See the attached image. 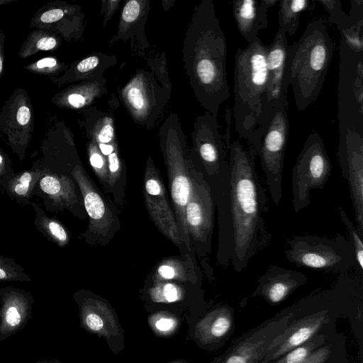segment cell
<instances>
[{
  "mask_svg": "<svg viewBox=\"0 0 363 363\" xmlns=\"http://www.w3.org/2000/svg\"><path fill=\"white\" fill-rule=\"evenodd\" d=\"M325 341L326 335L318 333L302 345L288 352L272 363H298Z\"/></svg>",
  "mask_w": 363,
  "mask_h": 363,
  "instance_id": "cell-29",
  "label": "cell"
},
{
  "mask_svg": "<svg viewBox=\"0 0 363 363\" xmlns=\"http://www.w3.org/2000/svg\"><path fill=\"white\" fill-rule=\"evenodd\" d=\"M1 3H4V1H0V4H1Z\"/></svg>",
  "mask_w": 363,
  "mask_h": 363,
  "instance_id": "cell-47",
  "label": "cell"
},
{
  "mask_svg": "<svg viewBox=\"0 0 363 363\" xmlns=\"http://www.w3.org/2000/svg\"><path fill=\"white\" fill-rule=\"evenodd\" d=\"M72 175L82 193L89 218L88 234L100 238L106 236L116 220L113 212L82 167L77 165Z\"/></svg>",
  "mask_w": 363,
  "mask_h": 363,
  "instance_id": "cell-17",
  "label": "cell"
},
{
  "mask_svg": "<svg viewBox=\"0 0 363 363\" xmlns=\"http://www.w3.org/2000/svg\"><path fill=\"white\" fill-rule=\"evenodd\" d=\"M68 101L74 108H81L85 104V98L79 94H72L68 96Z\"/></svg>",
  "mask_w": 363,
  "mask_h": 363,
  "instance_id": "cell-42",
  "label": "cell"
},
{
  "mask_svg": "<svg viewBox=\"0 0 363 363\" xmlns=\"http://www.w3.org/2000/svg\"><path fill=\"white\" fill-rule=\"evenodd\" d=\"M99 147L101 153L104 156L108 157L113 152H117L116 146L113 144H105L99 143Z\"/></svg>",
  "mask_w": 363,
  "mask_h": 363,
  "instance_id": "cell-43",
  "label": "cell"
},
{
  "mask_svg": "<svg viewBox=\"0 0 363 363\" xmlns=\"http://www.w3.org/2000/svg\"><path fill=\"white\" fill-rule=\"evenodd\" d=\"M363 50L340 43V72L337 89L340 130L363 135Z\"/></svg>",
  "mask_w": 363,
  "mask_h": 363,
  "instance_id": "cell-6",
  "label": "cell"
},
{
  "mask_svg": "<svg viewBox=\"0 0 363 363\" xmlns=\"http://www.w3.org/2000/svg\"><path fill=\"white\" fill-rule=\"evenodd\" d=\"M289 44L286 33L278 29L273 41L267 45V97L272 110L287 100L289 85L286 82V67Z\"/></svg>",
  "mask_w": 363,
  "mask_h": 363,
  "instance_id": "cell-18",
  "label": "cell"
},
{
  "mask_svg": "<svg viewBox=\"0 0 363 363\" xmlns=\"http://www.w3.org/2000/svg\"><path fill=\"white\" fill-rule=\"evenodd\" d=\"M156 282L169 280L196 281V274L194 263L190 259L182 262L177 259L164 260L157 269L155 273Z\"/></svg>",
  "mask_w": 363,
  "mask_h": 363,
  "instance_id": "cell-25",
  "label": "cell"
},
{
  "mask_svg": "<svg viewBox=\"0 0 363 363\" xmlns=\"http://www.w3.org/2000/svg\"><path fill=\"white\" fill-rule=\"evenodd\" d=\"M185 67L195 95L217 117L230 96L227 79V43L211 0L197 7L184 41Z\"/></svg>",
  "mask_w": 363,
  "mask_h": 363,
  "instance_id": "cell-2",
  "label": "cell"
},
{
  "mask_svg": "<svg viewBox=\"0 0 363 363\" xmlns=\"http://www.w3.org/2000/svg\"><path fill=\"white\" fill-rule=\"evenodd\" d=\"M57 42L54 38L44 37L40 38L36 43V48L40 50H50L56 46Z\"/></svg>",
  "mask_w": 363,
  "mask_h": 363,
  "instance_id": "cell-40",
  "label": "cell"
},
{
  "mask_svg": "<svg viewBox=\"0 0 363 363\" xmlns=\"http://www.w3.org/2000/svg\"><path fill=\"white\" fill-rule=\"evenodd\" d=\"M57 65V61L52 57H45L38 60L36 67L38 69H45L46 67H53Z\"/></svg>",
  "mask_w": 363,
  "mask_h": 363,
  "instance_id": "cell-44",
  "label": "cell"
},
{
  "mask_svg": "<svg viewBox=\"0 0 363 363\" xmlns=\"http://www.w3.org/2000/svg\"><path fill=\"white\" fill-rule=\"evenodd\" d=\"M80 307L84 327L104 337L115 354L121 352L124 347L123 330L111 306L100 297L91 296L83 298Z\"/></svg>",
  "mask_w": 363,
  "mask_h": 363,
  "instance_id": "cell-15",
  "label": "cell"
},
{
  "mask_svg": "<svg viewBox=\"0 0 363 363\" xmlns=\"http://www.w3.org/2000/svg\"><path fill=\"white\" fill-rule=\"evenodd\" d=\"M329 14L330 21L336 25L340 32L350 29L354 26L363 21V9L362 1H352L350 15L342 9L340 1L319 0Z\"/></svg>",
  "mask_w": 363,
  "mask_h": 363,
  "instance_id": "cell-23",
  "label": "cell"
},
{
  "mask_svg": "<svg viewBox=\"0 0 363 363\" xmlns=\"http://www.w3.org/2000/svg\"><path fill=\"white\" fill-rule=\"evenodd\" d=\"M35 212L34 224L46 238L59 247H65L69 242V235L65 228L57 219L48 216L34 203H30Z\"/></svg>",
  "mask_w": 363,
  "mask_h": 363,
  "instance_id": "cell-26",
  "label": "cell"
},
{
  "mask_svg": "<svg viewBox=\"0 0 363 363\" xmlns=\"http://www.w3.org/2000/svg\"><path fill=\"white\" fill-rule=\"evenodd\" d=\"M38 183L43 194L57 207L71 211L80 201L74 183L66 176L45 173Z\"/></svg>",
  "mask_w": 363,
  "mask_h": 363,
  "instance_id": "cell-22",
  "label": "cell"
},
{
  "mask_svg": "<svg viewBox=\"0 0 363 363\" xmlns=\"http://www.w3.org/2000/svg\"><path fill=\"white\" fill-rule=\"evenodd\" d=\"M325 342L298 363H327L332 357L334 346L332 342Z\"/></svg>",
  "mask_w": 363,
  "mask_h": 363,
  "instance_id": "cell-34",
  "label": "cell"
},
{
  "mask_svg": "<svg viewBox=\"0 0 363 363\" xmlns=\"http://www.w3.org/2000/svg\"><path fill=\"white\" fill-rule=\"evenodd\" d=\"M288 107V101L274 107L258 153L271 199L277 207L282 198V173L289 133Z\"/></svg>",
  "mask_w": 363,
  "mask_h": 363,
  "instance_id": "cell-8",
  "label": "cell"
},
{
  "mask_svg": "<svg viewBox=\"0 0 363 363\" xmlns=\"http://www.w3.org/2000/svg\"><path fill=\"white\" fill-rule=\"evenodd\" d=\"M64 16V12L60 9H53L43 13L40 16V21L43 23H50L61 19Z\"/></svg>",
  "mask_w": 363,
  "mask_h": 363,
  "instance_id": "cell-38",
  "label": "cell"
},
{
  "mask_svg": "<svg viewBox=\"0 0 363 363\" xmlns=\"http://www.w3.org/2000/svg\"><path fill=\"white\" fill-rule=\"evenodd\" d=\"M277 0H233V15L240 35L251 43L267 26V11Z\"/></svg>",
  "mask_w": 363,
  "mask_h": 363,
  "instance_id": "cell-20",
  "label": "cell"
},
{
  "mask_svg": "<svg viewBox=\"0 0 363 363\" xmlns=\"http://www.w3.org/2000/svg\"><path fill=\"white\" fill-rule=\"evenodd\" d=\"M164 152L168 172L169 184L174 216L180 237L185 247L191 251L190 237L186 222L185 209L191 191L190 167L186 165L184 152L179 138V130L170 131L165 123Z\"/></svg>",
  "mask_w": 363,
  "mask_h": 363,
  "instance_id": "cell-9",
  "label": "cell"
},
{
  "mask_svg": "<svg viewBox=\"0 0 363 363\" xmlns=\"http://www.w3.org/2000/svg\"><path fill=\"white\" fill-rule=\"evenodd\" d=\"M90 164L100 180L110 185V175L107 160L95 145H91L89 149Z\"/></svg>",
  "mask_w": 363,
  "mask_h": 363,
  "instance_id": "cell-32",
  "label": "cell"
},
{
  "mask_svg": "<svg viewBox=\"0 0 363 363\" xmlns=\"http://www.w3.org/2000/svg\"><path fill=\"white\" fill-rule=\"evenodd\" d=\"M257 157L252 147L234 140L228 147V167L211 188L218 214L217 259L225 268L231 264L238 273L272 239L264 220L268 196L259 181Z\"/></svg>",
  "mask_w": 363,
  "mask_h": 363,
  "instance_id": "cell-1",
  "label": "cell"
},
{
  "mask_svg": "<svg viewBox=\"0 0 363 363\" xmlns=\"http://www.w3.org/2000/svg\"><path fill=\"white\" fill-rule=\"evenodd\" d=\"M267 45L259 38L235 56L233 116L235 130L258 156L272 110L267 97Z\"/></svg>",
  "mask_w": 363,
  "mask_h": 363,
  "instance_id": "cell-3",
  "label": "cell"
},
{
  "mask_svg": "<svg viewBox=\"0 0 363 363\" xmlns=\"http://www.w3.org/2000/svg\"><path fill=\"white\" fill-rule=\"evenodd\" d=\"M170 363H189L184 360H177V361H174V362H170Z\"/></svg>",
  "mask_w": 363,
  "mask_h": 363,
  "instance_id": "cell-46",
  "label": "cell"
},
{
  "mask_svg": "<svg viewBox=\"0 0 363 363\" xmlns=\"http://www.w3.org/2000/svg\"><path fill=\"white\" fill-rule=\"evenodd\" d=\"M333 51L332 38L322 18L308 23L301 38L289 45L286 82L291 86L299 111L318 99Z\"/></svg>",
  "mask_w": 363,
  "mask_h": 363,
  "instance_id": "cell-4",
  "label": "cell"
},
{
  "mask_svg": "<svg viewBox=\"0 0 363 363\" xmlns=\"http://www.w3.org/2000/svg\"><path fill=\"white\" fill-rule=\"evenodd\" d=\"M150 296L156 302L172 303L183 298L184 290L174 283L160 281L150 289Z\"/></svg>",
  "mask_w": 363,
  "mask_h": 363,
  "instance_id": "cell-30",
  "label": "cell"
},
{
  "mask_svg": "<svg viewBox=\"0 0 363 363\" xmlns=\"http://www.w3.org/2000/svg\"><path fill=\"white\" fill-rule=\"evenodd\" d=\"M17 121L21 125L27 124L30 118V112L27 106H21L19 108L16 115Z\"/></svg>",
  "mask_w": 363,
  "mask_h": 363,
  "instance_id": "cell-41",
  "label": "cell"
},
{
  "mask_svg": "<svg viewBox=\"0 0 363 363\" xmlns=\"http://www.w3.org/2000/svg\"><path fill=\"white\" fill-rule=\"evenodd\" d=\"M0 280L29 281L30 279L13 259L0 255Z\"/></svg>",
  "mask_w": 363,
  "mask_h": 363,
  "instance_id": "cell-31",
  "label": "cell"
},
{
  "mask_svg": "<svg viewBox=\"0 0 363 363\" xmlns=\"http://www.w3.org/2000/svg\"><path fill=\"white\" fill-rule=\"evenodd\" d=\"M114 137V130L111 124L104 125L97 134V140L99 143L108 144L110 143Z\"/></svg>",
  "mask_w": 363,
  "mask_h": 363,
  "instance_id": "cell-36",
  "label": "cell"
},
{
  "mask_svg": "<svg viewBox=\"0 0 363 363\" xmlns=\"http://www.w3.org/2000/svg\"><path fill=\"white\" fill-rule=\"evenodd\" d=\"M287 244L286 259L298 267L340 274L357 268L353 247L340 233L331 238L315 235H294Z\"/></svg>",
  "mask_w": 363,
  "mask_h": 363,
  "instance_id": "cell-5",
  "label": "cell"
},
{
  "mask_svg": "<svg viewBox=\"0 0 363 363\" xmlns=\"http://www.w3.org/2000/svg\"><path fill=\"white\" fill-rule=\"evenodd\" d=\"M331 170L323 140L313 130L305 141L292 169V205L295 213L311 204L310 192L324 188Z\"/></svg>",
  "mask_w": 363,
  "mask_h": 363,
  "instance_id": "cell-7",
  "label": "cell"
},
{
  "mask_svg": "<svg viewBox=\"0 0 363 363\" xmlns=\"http://www.w3.org/2000/svg\"><path fill=\"white\" fill-rule=\"evenodd\" d=\"M337 157L348 184L356 225L363 235V135L340 131Z\"/></svg>",
  "mask_w": 363,
  "mask_h": 363,
  "instance_id": "cell-12",
  "label": "cell"
},
{
  "mask_svg": "<svg viewBox=\"0 0 363 363\" xmlns=\"http://www.w3.org/2000/svg\"><path fill=\"white\" fill-rule=\"evenodd\" d=\"M44 174L42 171L35 170L11 176L6 186L8 193L17 201L28 202L34 187Z\"/></svg>",
  "mask_w": 363,
  "mask_h": 363,
  "instance_id": "cell-27",
  "label": "cell"
},
{
  "mask_svg": "<svg viewBox=\"0 0 363 363\" xmlns=\"http://www.w3.org/2000/svg\"><path fill=\"white\" fill-rule=\"evenodd\" d=\"M233 311L228 306H217L195 328V338L202 346H213L227 339L233 331Z\"/></svg>",
  "mask_w": 363,
  "mask_h": 363,
  "instance_id": "cell-21",
  "label": "cell"
},
{
  "mask_svg": "<svg viewBox=\"0 0 363 363\" xmlns=\"http://www.w3.org/2000/svg\"><path fill=\"white\" fill-rule=\"evenodd\" d=\"M279 28L293 35L298 28L300 18L303 11L309 7V0H281L278 1Z\"/></svg>",
  "mask_w": 363,
  "mask_h": 363,
  "instance_id": "cell-24",
  "label": "cell"
},
{
  "mask_svg": "<svg viewBox=\"0 0 363 363\" xmlns=\"http://www.w3.org/2000/svg\"><path fill=\"white\" fill-rule=\"evenodd\" d=\"M307 281L306 274L301 272L272 265L259 277L252 296H261L271 305L277 304Z\"/></svg>",
  "mask_w": 363,
  "mask_h": 363,
  "instance_id": "cell-19",
  "label": "cell"
},
{
  "mask_svg": "<svg viewBox=\"0 0 363 363\" xmlns=\"http://www.w3.org/2000/svg\"><path fill=\"white\" fill-rule=\"evenodd\" d=\"M99 60L96 56H90L82 60L77 66V69L82 73L89 72L97 67Z\"/></svg>",
  "mask_w": 363,
  "mask_h": 363,
  "instance_id": "cell-37",
  "label": "cell"
},
{
  "mask_svg": "<svg viewBox=\"0 0 363 363\" xmlns=\"http://www.w3.org/2000/svg\"><path fill=\"white\" fill-rule=\"evenodd\" d=\"M150 324L157 333L167 335L177 328L178 320L172 314L160 313L151 317Z\"/></svg>",
  "mask_w": 363,
  "mask_h": 363,
  "instance_id": "cell-33",
  "label": "cell"
},
{
  "mask_svg": "<svg viewBox=\"0 0 363 363\" xmlns=\"http://www.w3.org/2000/svg\"><path fill=\"white\" fill-rule=\"evenodd\" d=\"M2 69H3V61H2L1 56L0 55V74H1Z\"/></svg>",
  "mask_w": 363,
  "mask_h": 363,
  "instance_id": "cell-45",
  "label": "cell"
},
{
  "mask_svg": "<svg viewBox=\"0 0 363 363\" xmlns=\"http://www.w3.org/2000/svg\"><path fill=\"white\" fill-rule=\"evenodd\" d=\"M191 191L185 209L189 237L199 246L200 253L211 250L215 203L208 183L203 173L191 170Z\"/></svg>",
  "mask_w": 363,
  "mask_h": 363,
  "instance_id": "cell-10",
  "label": "cell"
},
{
  "mask_svg": "<svg viewBox=\"0 0 363 363\" xmlns=\"http://www.w3.org/2000/svg\"><path fill=\"white\" fill-rule=\"evenodd\" d=\"M194 150L207 175L215 182L228 167L227 151L218 132L217 117L209 112L197 118L192 134Z\"/></svg>",
  "mask_w": 363,
  "mask_h": 363,
  "instance_id": "cell-13",
  "label": "cell"
},
{
  "mask_svg": "<svg viewBox=\"0 0 363 363\" xmlns=\"http://www.w3.org/2000/svg\"><path fill=\"white\" fill-rule=\"evenodd\" d=\"M329 311L320 310L303 318L291 320L284 330L272 341L260 363H270L302 345L329 322Z\"/></svg>",
  "mask_w": 363,
  "mask_h": 363,
  "instance_id": "cell-16",
  "label": "cell"
},
{
  "mask_svg": "<svg viewBox=\"0 0 363 363\" xmlns=\"http://www.w3.org/2000/svg\"><path fill=\"white\" fill-rule=\"evenodd\" d=\"M140 9V1L135 0L128 1L122 12L121 18L123 23H130L134 22L139 17Z\"/></svg>",
  "mask_w": 363,
  "mask_h": 363,
  "instance_id": "cell-35",
  "label": "cell"
},
{
  "mask_svg": "<svg viewBox=\"0 0 363 363\" xmlns=\"http://www.w3.org/2000/svg\"><path fill=\"white\" fill-rule=\"evenodd\" d=\"M145 202L150 216L159 230L174 244L181 246L174 213L170 208L159 171L151 158L147 162L144 177Z\"/></svg>",
  "mask_w": 363,
  "mask_h": 363,
  "instance_id": "cell-14",
  "label": "cell"
},
{
  "mask_svg": "<svg viewBox=\"0 0 363 363\" xmlns=\"http://www.w3.org/2000/svg\"><path fill=\"white\" fill-rule=\"evenodd\" d=\"M21 315L15 306L8 308L6 312V320L11 326H16L21 322Z\"/></svg>",
  "mask_w": 363,
  "mask_h": 363,
  "instance_id": "cell-39",
  "label": "cell"
},
{
  "mask_svg": "<svg viewBox=\"0 0 363 363\" xmlns=\"http://www.w3.org/2000/svg\"><path fill=\"white\" fill-rule=\"evenodd\" d=\"M337 215L341 219L342 223L345 226L350 242L354 253L356 261V270L361 275L363 274V242L362 235L356 225L350 220L347 213L345 211L342 206L337 207Z\"/></svg>",
  "mask_w": 363,
  "mask_h": 363,
  "instance_id": "cell-28",
  "label": "cell"
},
{
  "mask_svg": "<svg viewBox=\"0 0 363 363\" xmlns=\"http://www.w3.org/2000/svg\"><path fill=\"white\" fill-rule=\"evenodd\" d=\"M294 313L270 319L243 334L212 363H260L272 341L294 318Z\"/></svg>",
  "mask_w": 363,
  "mask_h": 363,
  "instance_id": "cell-11",
  "label": "cell"
}]
</instances>
